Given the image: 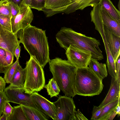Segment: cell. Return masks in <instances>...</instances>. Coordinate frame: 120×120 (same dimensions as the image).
Returning a JSON list of instances; mask_svg holds the SVG:
<instances>
[{
    "instance_id": "cell-1",
    "label": "cell",
    "mask_w": 120,
    "mask_h": 120,
    "mask_svg": "<svg viewBox=\"0 0 120 120\" xmlns=\"http://www.w3.org/2000/svg\"><path fill=\"white\" fill-rule=\"evenodd\" d=\"M19 41L30 56L44 68L48 62L49 49L45 30L31 25L23 30Z\"/></svg>"
},
{
    "instance_id": "cell-2",
    "label": "cell",
    "mask_w": 120,
    "mask_h": 120,
    "mask_svg": "<svg viewBox=\"0 0 120 120\" xmlns=\"http://www.w3.org/2000/svg\"><path fill=\"white\" fill-rule=\"evenodd\" d=\"M57 41L61 47L66 50L70 45L91 52L92 58L101 60L104 59L99 46V40L78 33L70 28L62 27L56 34Z\"/></svg>"
},
{
    "instance_id": "cell-3",
    "label": "cell",
    "mask_w": 120,
    "mask_h": 120,
    "mask_svg": "<svg viewBox=\"0 0 120 120\" xmlns=\"http://www.w3.org/2000/svg\"><path fill=\"white\" fill-rule=\"evenodd\" d=\"M49 69L56 82L65 95L73 98L75 95L74 87L77 68L68 60L56 57L49 59Z\"/></svg>"
},
{
    "instance_id": "cell-4",
    "label": "cell",
    "mask_w": 120,
    "mask_h": 120,
    "mask_svg": "<svg viewBox=\"0 0 120 120\" xmlns=\"http://www.w3.org/2000/svg\"><path fill=\"white\" fill-rule=\"evenodd\" d=\"M102 80L88 67L77 68L75 83V95L93 96L99 94L104 86Z\"/></svg>"
},
{
    "instance_id": "cell-5",
    "label": "cell",
    "mask_w": 120,
    "mask_h": 120,
    "mask_svg": "<svg viewBox=\"0 0 120 120\" xmlns=\"http://www.w3.org/2000/svg\"><path fill=\"white\" fill-rule=\"evenodd\" d=\"M24 87L25 93L31 95L40 91L44 88L45 80L43 68L37 61L30 56L26 63Z\"/></svg>"
},
{
    "instance_id": "cell-6",
    "label": "cell",
    "mask_w": 120,
    "mask_h": 120,
    "mask_svg": "<svg viewBox=\"0 0 120 120\" xmlns=\"http://www.w3.org/2000/svg\"><path fill=\"white\" fill-rule=\"evenodd\" d=\"M53 103L56 113V120H73L75 106L72 98L60 96Z\"/></svg>"
},
{
    "instance_id": "cell-7",
    "label": "cell",
    "mask_w": 120,
    "mask_h": 120,
    "mask_svg": "<svg viewBox=\"0 0 120 120\" xmlns=\"http://www.w3.org/2000/svg\"><path fill=\"white\" fill-rule=\"evenodd\" d=\"M19 7L18 13L11 19L12 31L15 34H17L20 30H23L30 25L34 17L29 6L22 4Z\"/></svg>"
},
{
    "instance_id": "cell-8",
    "label": "cell",
    "mask_w": 120,
    "mask_h": 120,
    "mask_svg": "<svg viewBox=\"0 0 120 120\" xmlns=\"http://www.w3.org/2000/svg\"><path fill=\"white\" fill-rule=\"evenodd\" d=\"M66 50L67 60L77 68L88 66L92 58L90 52L70 45Z\"/></svg>"
},
{
    "instance_id": "cell-9",
    "label": "cell",
    "mask_w": 120,
    "mask_h": 120,
    "mask_svg": "<svg viewBox=\"0 0 120 120\" xmlns=\"http://www.w3.org/2000/svg\"><path fill=\"white\" fill-rule=\"evenodd\" d=\"M7 100L9 102L33 106L38 108L33 101L30 95L25 93L24 87L8 86L4 90Z\"/></svg>"
},
{
    "instance_id": "cell-10",
    "label": "cell",
    "mask_w": 120,
    "mask_h": 120,
    "mask_svg": "<svg viewBox=\"0 0 120 120\" xmlns=\"http://www.w3.org/2000/svg\"><path fill=\"white\" fill-rule=\"evenodd\" d=\"M30 96L38 109L46 116L56 120V113L53 102L41 95L37 92H34Z\"/></svg>"
},
{
    "instance_id": "cell-11",
    "label": "cell",
    "mask_w": 120,
    "mask_h": 120,
    "mask_svg": "<svg viewBox=\"0 0 120 120\" xmlns=\"http://www.w3.org/2000/svg\"><path fill=\"white\" fill-rule=\"evenodd\" d=\"M20 43L17 34H14L2 26L0 30V47L10 52L14 56L15 49Z\"/></svg>"
},
{
    "instance_id": "cell-12",
    "label": "cell",
    "mask_w": 120,
    "mask_h": 120,
    "mask_svg": "<svg viewBox=\"0 0 120 120\" xmlns=\"http://www.w3.org/2000/svg\"><path fill=\"white\" fill-rule=\"evenodd\" d=\"M103 25L105 37L115 63L120 55V37Z\"/></svg>"
},
{
    "instance_id": "cell-13",
    "label": "cell",
    "mask_w": 120,
    "mask_h": 120,
    "mask_svg": "<svg viewBox=\"0 0 120 120\" xmlns=\"http://www.w3.org/2000/svg\"><path fill=\"white\" fill-rule=\"evenodd\" d=\"M74 0H46L42 9L47 17L63 12Z\"/></svg>"
},
{
    "instance_id": "cell-14",
    "label": "cell",
    "mask_w": 120,
    "mask_h": 120,
    "mask_svg": "<svg viewBox=\"0 0 120 120\" xmlns=\"http://www.w3.org/2000/svg\"><path fill=\"white\" fill-rule=\"evenodd\" d=\"M120 83L116 79L112 77L111 85L106 96L99 106L103 107L120 98Z\"/></svg>"
},
{
    "instance_id": "cell-15",
    "label": "cell",
    "mask_w": 120,
    "mask_h": 120,
    "mask_svg": "<svg viewBox=\"0 0 120 120\" xmlns=\"http://www.w3.org/2000/svg\"><path fill=\"white\" fill-rule=\"evenodd\" d=\"M100 12L103 24L115 34L120 37V24L101 6Z\"/></svg>"
},
{
    "instance_id": "cell-16",
    "label": "cell",
    "mask_w": 120,
    "mask_h": 120,
    "mask_svg": "<svg viewBox=\"0 0 120 120\" xmlns=\"http://www.w3.org/2000/svg\"><path fill=\"white\" fill-rule=\"evenodd\" d=\"M98 31L101 36L105 47L107 57L106 63L108 68V71L111 77L116 79V74L115 63L105 37L103 28H99Z\"/></svg>"
},
{
    "instance_id": "cell-17",
    "label": "cell",
    "mask_w": 120,
    "mask_h": 120,
    "mask_svg": "<svg viewBox=\"0 0 120 120\" xmlns=\"http://www.w3.org/2000/svg\"><path fill=\"white\" fill-rule=\"evenodd\" d=\"M99 0H74L63 12L68 14L78 10H83L89 6L93 7L99 2Z\"/></svg>"
},
{
    "instance_id": "cell-18",
    "label": "cell",
    "mask_w": 120,
    "mask_h": 120,
    "mask_svg": "<svg viewBox=\"0 0 120 120\" xmlns=\"http://www.w3.org/2000/svg\"><path fill=\"white\" fill-rule=\"evenodd\" d=\"M27 120H47V116L38 109L31 106L20 105Z\"/></svg>"
},
{
    "instance_id": "cell-19",
    "label": "cell",
    "mask_w": 120,
    "mask_h": 120,
    "mask_svg": "<svg viewBox=\"0 0 120 120\" xmlns=\"http://www.w3.org/2000/svg\"><path fill=\"white\" fill-rule=\"evenodd\" d=\"M98 61L91 58L88 67L98 77L102 80L108 75L106 65L105 64L100 63Z\"/></svg>"
},
{
    "instance_id": "cell-20",
    "label": "cell",
    "mask_w": 120,
    "mask_h": 120,
    "mask_svg": "<svg viewBox=\"0 0 120 120\" xmlns=\"http://www.w3.org/2000/svg\"><path fill=\"white\" fill-rule=\"evenodd\" d=\"M25 76V68H22L19 64L8 86L16 87H24Z\"/></svg>"
},
{
    "instance_id": "cell-21",
    "label": "cell",
    "mask_w": 120,
    "mask_h": 120,
    "mask_svg": "<svg viewBox=\"0 0 120 120\" xmlns=\"http://www.w3.org/2000/svg\"><path fill=\"white\" fill-rule=\"evenodd\" d=\"M99 3L101 8L120 24V11L115 7L110 0H99Z\"/></svg>"
},
{
    "instance_id": "cell-22",
    "label": "cell",
    "mask_w": 120,
    "mask_h": 120,
    "mask_svg": "<svg viewBox=\"0 0 120 120\" xmlns=\"http://www.w3.org/2000/svg\"><path fill=\"white\" fill-rule=\"evenodd\" d=\"M120 100V98L103 107L100 115L97 120H105L108 116L115 109Z\"/></svg>"
},
{
    "instance_id": "cell-23",
    "label": "cell",
    "mask_w": 120,
    "mask_h": 120,
    "mask_svg": "<svg viewBox=\"0 0 120 120\" xmlns=\"http://www.w3.org/2000/svg\"><path fill=\"white\" fill-rule=\"evenodd\" d=\"M44 87L46 89L48 94L51 98L57 97L60 91L59 86L52 78L49 79L48 84L45 85Z\"/></svg>"
},
{
    "instance_id": "cell-24",
    "label": "cell",
    "mask_w": 120,
    "mask_h": 120,
    "mask_svg": "<svg viewBox=\"0 0 120 120\" xmlns=\"http://www.w3.org/2000/svg\"><path fill=\"white\" fill-rule=\"evenodd\" d=\"M7 120H27L20 105L14 106L11 114Z\"/></svg>"
},
{
    "instance_id": "cell-25",
    "label": "cell",
    "mask_w": 120,
    "mask_h": 120,
    "mask_svg": "<svg viewBox=\"0 0 120 120\" xmlns=\"http://www.w3.org/2000/svg\"><path fill=\"white\" fill-rule=\"evenodd\" d=\"M19 64V60H16L15 62L11 65L4 74V79L6 83H10L14 75L18 65Z\"/></svg>"
},
{
    "instance_id": "cell-26",
    "label": "cell",
    "mask_w": 120,
    "mask_h": 120,
    "mask_svg": "<svg viewBox=\"0 0 120 120\" xmlns=\"http://www.w3.org/2000/svg\"><path fill=\"white\" fill-rule=\"evenodd\" d=\"M6 57L5 50L0 47V73L4 74L10 67L6 63Z\"/></svg>"
},
{
    "instance_id": "cell-27",
    "label": "cell",
    "mask_w": 120,
    "mask_h": 120,
    "mask_svg": "<svg viewBox=\"0 0 120 120\" xmlns=\"http://www.w3.org/2000/svg\"><path fill=\"white\" fill-rule=\"evenodd\" d=\"M0 15L11 17L8 0H1L0 1Z\"/></svg>"
},
{
    "instance_id": "cell-28",
    "label": "cell",
    "mask_w": 120,
    "mask_h": 120,
    "mask_svg": "<svg viewBox=\"0 0 120 120\" xmlns=\"http://www.w3.org/2000/svg\"><path fill=\"white\" fill-rule=\"evenodd\" d=\"M11 19L7 16L0 15V25L9 31L12 32Z\"/></svg>"
},
{
    "instance_id": "cell-29",
    "label": "cell",
    "mask_w": 120,
    "mask_h": 120,
    "mask_svg": "<svg viewBox=\"0 0 120 120\" xmlns=\"http://www.w3.org/2000/svg\"><path fill=\"white\" fill-rule=\"evenodd\" d=\"M46 0H31L30 7L38 11H42L44 7Z\"/></svg>"
},
{
    "instance_id": "cell-30",
    "label": "cell",
    "mask_w": 120,
    "mask_h": 120,
    "mask_svg": "<svg viewBox=\"0 0 120 120\" xmlns=\"http://www.w3.org/2000/svg\"><path fill=\"white\" fill-rule=\"evenodd\" d=\"M103 107H100L94 106L92 112L91 120H97L102 110Z\"/></svg>"
},
{
    "instance_id": "cell-31",
    "label": "cell",
    "mask_w": 120,
    "mask_h": 120,
    "mask_svg": "<svg viewBox=\"0 0 120 120\" xmlns=\"http://www.w3.org/2000/svg\"><path fill=\"white\" fill-rule=\"evenodd\" d=\"M9 3L11 17H14L19 13V7L18 5L12 2H9Z\"/></svg>"
},
{
    "instance_id": "cell-32",
    "label": "cell",
    "mask_w": 120,
    "mask_h": 120,
    "mask_svg": "<svg viewBox=\"0 0 120 120\" xmlns=\"http://www.w3.org/2000/svg\"><path fill=\"white\" fill-rule=\"evenodd\" d=\"M7 101H8L4 92H0V117L2 114L5 103Z\"/></svg>"
},
{
    "instance_id": "cell-33",
    "label": "cell",
    "mask_w": 120,
    "mask_h": 120,
    "mask_svg": "<svg viewBox=\"0 0 120 120\" xmlns=\"http://www.w3.org/2000/svg\"><path fill=\"white\" fill-rule=\"evenodd\" d=\"M13 107L10 105L9 102L7 101L6 102L3 113H4L8 118L11 115Z\"/></svg>"
},
{
    "instance_id": "cell-34",
    "label": "cell",
    "mask_w": 120,
    "mask_h": 120,
    "mask_svg": "<svg viewBox=\"0 0 120 120\" xmlns=\"http://www.w3.org/2000/svg\"><path fill=\"white\" fill-rule=\"evenodd\" d=\"M6 62L7 64L10 66L13 64L14 56L10 52L6 50Z\"/></svg>"
},
{
    "instance_id": "cell-35",
    "label": "cell",
    "mask_w": 120,
    "mask_h": 120,
    "mask_svg": "<svg viewBox=\"0 0 120 120\" xmlns=\"http://www.w3.org/2000/svg\"><path fill=\"white\" fill-rule=\"evenodd\" d=\"M116 79L120 83V58L119 57L115 63Z\"/></svg>"
},
{
    "instance_id": "cell-36",
    "label": "cell",
    "mask_w": 120,
    "mask_h": 120,
    "mask_svg": "<svg viewBox=\"0 0 120 120\" xmlns=\"http://www.w3.org/2000/svg\"><path fill=\"white\" fill-rule=\"evenodd\" d=\"M88 120L83 114L80 112L79 109L77 111H75L74 115L73 120Z\"/></svg>"
},
{
    "instance_id": "cell-37",
    "label": "cell",
    "mask_w": 120,
    "mask_h": 120,
    "mask_svg": "<svg viewBox=\"0 0 120 120\" xmlns=\"http://www.w3.org/2000/svg\"><path fill=\"white\" fill-rule=\"evenodd\" d=\"M6 82L4 78L0 76V92H4Z\"/></svg>"
},
{
    "instance_id": "cell-38",
    "label": "cell",
    "mask_w": 120,
    "mask_h": 120,
    "mask_svg": "<svg viewBox=\"0 0 120 120\" xmlns=\"http://www.w3.org/2000/svg\"><path fill=\"white\" fill-rule=\"evenodd\" d=\"M21 50V47L19 45L17 46L15 49L14 56L16 57V60H19V57H20V55Z\"/></svg>"
},
{
    "instance_id": "cell-39",
    "label": "cell",
    "mask_w": 120,
    "mask_h": 120,
    "mask_svg": "<svg viewBox=\"0 0 120 120\" xmlns=\"http://www.w3.org/2000/svg\"><path fill=\"white\" fill-rule=\"evenodd\" d=\"M117 115L114 109L108 116L105 120H112Z\"/></svg>"
},
{
    "instance_id": "cell-40",
    "label": "cell",
    "mask_w": 120,
    "mask_h": 120,
    "mask_svg": "<svg viewBox=\"0 0 120 120\" xmlns=\"http://www.w3.org/2000/svg\"><path fill=\"white\" fill-rule=\"evenodd\" d=\"M9 2H12L19 7L22 4L23 0H8Z\"/></svg>"
},
{
    "instance_id": "cell-41",
    "label": "cell",
    "mask_w": 120,
    "mask_h": 120,
    "mask_svg": "<svg viewBox=\"0 0 120 120\" xmlns=\"http://www.w3.org/2000/svg\"><path fill=\"white\" fill-rule=\"evenodd\" d=\"M120 100L119 101L115 109V111L118 117L120 115Z\"/></svg>"
},
{
    "instance_id": "cell-42",
    "label": "cell",
    "mask_w": 120,
    "mask_h": 120,
    "mask_svg": "<svg viewBox=\"0 0 120 120\" xmlns=\"http://www.w3.org/2000/svg\"><path fill=\"white\" fill-rule=\"evenodd\" d=\"M31 0H23L22 4L28 5L30 6Z\"/></svg>"
},
{
    "instance_id": "cell-43",
    "label": "cell",
    "mask_w": 120,
    "mask_h": 120,
    "mask_svg": "<svg viewBox=\"0 0 120 120\" xmlns=\"http://www.w3.org/2000/svg\"><path fill=\"white\" fill-rule=\"evenodd\" d=\"M8 118L4 113H3L2 115L0 117V120H7Z\"/></svg>"
},
{
    "instance_id": "cell-44",
    "label": "cell",
    "mask_w": 120,
    "mask_h": 120,
    "mask_svg": "<svg viewBox=\"0 0 120 120\" xmlns=\"http://www.w3.org/2000/svg\"><path fill=\"white\" fill-rule=\"evenodd\" d=\"M118 7L119 8V10L120 11V0H119V2L118 3Z\"/></svg>"
},
{
    "instance_id": "cell-45",
    "label": "cell",
    "mask_w": 120,
    "mask_h": 120,
    "mask_svg": "<svg viewBox=\"0 0 120 120\" xmlns=\"http://www.w3.org/2000/svg\"><path fill=\"white\" fill-rule=\"evenodd\" d=\"M2 27V26H1V25H0V30Z\"/></svg>"
}]
</instances>
